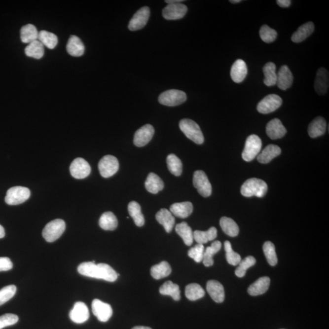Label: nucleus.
Listing matches in <instances>:
<instances>
[{"mask_svg":"<svg viewBox=\"0 0 329 329\" xmlns=\"http://www.w3.org/2000/svg\"><path fill=\"white\" fill-rule=\"evenodd\" d=\"M150 15V9L148 7L145 6L140 9L129 22L128 28L131 31H136L142 29L146 25Z\"/></svg>","mask_w":329,"mask_h":329,"instance_id":"nucleus-13","label":"nucleus"},{"mask_svg":"<svg viewBox=\"0 0 329 329\" xmlns=\"http://www.w3.org/2000/svg\"><path fill=\"white\" fill-rule=\"evenodd\" d=\"M154 129L151 124H145L137 130L134 135V144L138 147H143L151 141Z\"/></svg>","mask_w":329,"mask_h":329,"instance_id":"nucleus-15","label":"nucleus"},{"mask_svg":"<svg viewBox=\"0 0 329 329\" xmlns=\"http://www.w3.org/2000/svg\"><path fill=\"white\" fill-rule=\"evenodd\" d=\"M267 191L268 185L265 181L257 178L249 179L241 187V193L245 197L262 198Z\"/></svg>","mask_w":329,"mask_h":329,"instance_id":"nucleus-2","label":"nucleus"},{"mask_svg":"<svg viewBox=\"0 0 329 329\" xmlns=\"http://www.w3.org/2000/svg\"><path fill=\"white\" fill-rule=\"evenodd\" d=\"M256 263V258L253 256H248L240 261L238 266L235 270V275L238 278H243L245 276L248 269L255 265Z\"/></svg>","mask_w":329,"mask_h":329,"instance_id":"nucleus-45","label":"nucleus"},{"mask_svg":"<svg viewBox=\"0 0 329 329\" xmlns=\"http://www.w3.org/2000/svg\"><path fill=\"white\" fill-rule=\"evenodd\" d=\"M167 163L168 170L172 174L180 176L183 172V164L181 160L176 155L171 154L168 155Z\"/></svg>","mask_w":329,"mask_h":329,"instance_id":"nucleus-43","label":"nucleus"},{"mask_svg":"<svg viewBox=\"0 0 329 329\" xmlns=\"http://www.w3.org/2000/svg\"><path fill=\"white\" fill-rule=\"evenodd\" d=\"M170 210L171 213L175 217L180 219H186L192 214L193 206L190 202H183L172 204Z\"/></svg>","mask_w":329,"mask_h":329,"instance_id":"nucleus-22","label":"nucleus"},{"mask_svg":"<svg viewBox=\"0 0 329 329\" xmlns=\"http://www.w3.org/2000/svg\"><path fill=\"white\" fill-rule=\"evenodd\" d=\"M147 191L152 194H157L164 188V183L161 178L155 173H149L145 183Z\"/></svg>","mask_w":329,"mask_h":329,"instance_id":"nucleus-29","label":"nucleus"},{"mask_svg":"<svg viewBox=\"0 0 329 329\" xmlns=\"http://www.w3.org/2000/svg\"><path fill=\"white\" fill-rule=\"evenodd\" d=\"M13 267L12 261L8 257H0V272L10 270Z\"/></svg>","mask_w":329,"mask_h":329,"instance_id":"nucleus-51","label":"nucleus"},{"mask_svg":"<svg viewBox=\"0 0 329 329\" xmlns=\"http://www.w3.org/2000/svg\"><path fill=\"white\" fill-rule=\"evenodd\" d=\"M99 225L104 230H113L118 226V220L112 212H105L100 217Z\"/></svg>","mask_w":329,"mask_h":329,"instance_id":"nucleus-37","label":"nucleus"},{"mask_svg":"<svg viewBox=\"0 0 329 329\" xmlns=\"http://www.w3.org/2000/svg\"><path fill=\"white\" fill-rule=\"evenodd\" d=\"M204 295H205V291L198 284H190L186 287L185 296L186 298L191 301L201 299L204 296Z\"/></svg>","mask_w":329,"mask_h":329,"instance_id":"nucleus-42","label":"nucleus"},{"mask_svg":"<svg viewBox=\"0 0 329 329\" xmlns=\"http://www.w3.org/2000/svg\"><path fill=\"white\" fill-rule=\"evenodd\" d=\"M282 104V99L279 95L270 94L258 103L257 109L258 112L268 114L278 110Z\"/></svg>","mask_w":329,"mask_h":329,"instance_id":"nucleus-10","label":"nucleus"},{"mask_svg":"<svg viewBox=\"0 0 329 329\" xmlns=\"http://www.w3.org/2000/svg\"><path fill=\"white\" fill-rule=\"evenodd\" d=\"M263 71L265 75L264 83L266 86L271 87L275 85L277 82L276 65L273 62H268L263 67Z\"/></svg>","mask_w":329,"mask_h":329,"instance_id":"nucleus-39","label":"nucleus"},{"mask_svg":"<svg viewBox=\"0 0 329 329\" xmlns=\"http://www.w3.org/2000/svg\"><path fill=\"white\" fill-rule=\"evenodd\" d=\"M38 33L35 25L28 24L23 26L20 30V38L22 42L30 43L38 40Z\"/></svg>","mask_w":329,"mask_h":329,"instance_id":"nucleus-30","label":"nucleus"},{"mask_svg":"<svg viewBox=\"0 0 329 329\" xmlns=\"http://www.w3.org/2000/svg\"><path fill=\"white\" fill-rule=\"evenodd\" d=\"M241 0H230V2H232V3H238V2H240Z\"/></svg>","mask_w":329,"mask_h":329,"instance_id":"nucleus-56","label":"nucleus"},{"mask_svg":"<svg viewBox=\"0 0 329 329\" xmlns=\"http://www.w3.org/2000/svg\"><path fill=\"white\" fill-rule=\"evenodd\" d=\"M260 36L261 40L265 43L273 42L278 37V33L276 30L272 29L268 25H264L260 30Z\"/></svg>","mask_w":329,"mask_h":329,"instance_id":"nucleus-47","label":"nucleus"},{"mask_svg":"<svg viewBox=\"0 0 329 329\" xmlns=\"http://www.w3.org/2000/svg\"><path fill=\"white\" fill-rule=\"evenodd\" d=\"M155 218L159 223L164 226L166 232L167 233L172 232L175 226V219L170 211L166 209H160L157 212Z\"/></svg>","mask_w":329,"mask_h":329,"instance_id":"nucleus-23","label":"nucleus"},{"mask_svg":"<svg viewBox=\"0 0 329 329\" xmlns=\"http://www.w3.org/2000/svg\"><path fill=\"white\" fill-rule=\"evenodd\" d=\"M70 172L73 177L82 180L87 178L91 172V167L86 160L82 158H76L70 167Z\"/></svg>","mask_w":329,"mask_h":329,"instance_id":"nucleus-12","label":"nucleus"},{"mask_svg":"<svg viewBox=\"0 0 329 329\" xmlns=\"http://www.w3.org/2000/svg\"><path fill=\"white\" fill-rule=\"evenodd\" d=\"M281 153V147L275 145H269L260 154H258L257 160L261 164H268Z\"/></svg>","mask_w":329,"mask_h":329,"instance_id":"nucleus-27","label":"nucleus"},{"mask_svg":"<svg viewBox=\"0 0 329 329\" xmlns=\"http://www.w3.org/2000/svg\"><path fill=\"white\" fill-rule=\"evenodd\" d=\"M160 293L165 296H170L176 301L181 299V291L178 285L173 283L172 281H167L162 285L159 289Z\"/></svg>","mask_w":329,"mask_h":329,"instance_id":"nucleus-32","label":"nucleus"},{"mask_svg":"<svg viewBox=\"0 0 329 329\" xmlns=\"http://www.w3.org/2000/svg\"><path fill=\"white\" fill-rule=\"evenodd\" d=\"M207 291L215 302L221 303L225 298L224 289L222 285L217 281H209L207 284Z\"/></svg>","mask_w":329,"mask_h":329,"instance_id":"nucleus-20","label":"nucleus"},{"mask_svg":"<svg viewBox=\"0 0 329 329\" xmlns=\"http://www.w3.org/2000/svg\"><path fill=\"white\" fill-rule=\"evenodd\" d=\"M180 128L188 139L195 144L201 145L204 143V137L200 127L195 121L185 118L181 120Z\"/></svg>","mask_w":329,"mask_h":329,"instance_id":"nucleus-3","label":"nucleus"},{"mask_svg":"<svg viewBox=\"0 0 329 329\" xmlns=\"http://www.w3.org/2000/svg\"><path fill=\"white\" fill-rule=\"evenodd\" d=\"M293 82V76L289 67L287 66H283L280 69L277 73V82L280 89L286 90L292 86Z\"/></svg>","mask_w":329,"mask_h":329,"instance_id":"nucleus-18","label":"nucleus"},{"mask_svg":"<svg viewBox=\"0 0 329 329\" xmlns=\"http://www.w3.org/2000/svg\"><path fill=\"white\" fill-rule=\"evenodd\" d=\"M314 30L315 26L312 22L305 23L292 35V40L296 43L302 42L312 35Z\"/></svg>","mask_w":329,"mask_h":329,"instance_id":"nucleus-28","label":"nucleus"},{"mask_svg":"<svg viewBox=\"0 0 329 329\" xmlns=\"http://www.w3.org/2000/svg\"><path fill=\"white\" fill-rule=\"evenodd\" d=\"M172 268L167 261H163L157 265L152 266L151 274L155 279L159 280L170 275Z\"/></svg>","mask_w":329,"mask_h":329,"instance_id":"nucleus-35","label":"nucleus"},{"mask_svg":"<svg viewBox=\"0 0 329 329\" xmlns=\"http://www.w3.org/2000/svg\"><path fill=\"white\" fill-rule=\"evenodd\" d=\"M187 10V7L180 2L168 4L163 9L162 15L166 20H178L185 16Z\"/></svg>","mask_w":329,"mask_h":329,"instance_id":"nucleus-14","label":"nucleus"},{"mask_svg":"<svg viewBox=\"0 0 329 329\" xmlns=\"http://www.w3.org/2000/svg\"><path fill=\"white\" fill-rule=\"evenodd\" d=\"M77 271L82 276L113 282L118 279V274L106 263L95 264V261L80 264Z\"/></svg>","mask_w":329,"mask_h":329,"instance_id":"nucleus-1","label":"nucleus"},{"mask_svg":"<svg viewBox=\"0 0 329 329\" xmlns=\"http://www.w3.org/2000/svg\"><path fill=\"white\" fill-rule=\"evenodd\" d=\"M204 251V245L197 244L188 251V256L193 259L196 263H200L203 260Z\"/></svg>","mask_w":329,"mask_h":329,"instance_id":"nucleus-49","label":"nucleus"},{"mask_svg":"<svg viewBox=\"0 0 329 329\" xmlns=\"http://www.w3.org/2000/svg\"><path fill=\"white\" fill-rule=\"evenodd\" d=\"M98 169H99L100 175L103 178H110L118 172V160L113 155H105L100 160L98 164Z\"/></svg>","mask_w":329,"mask_h":329,"instance_id":"nucleus-8","label":"nucleus"},{"mask_svg":"<svg viewBox=\"0 0 329 329\" xmlns=\"http://www.w3.org/2000/svg\"><path fill=\"white\" fill-rule=\"evenodd\" d=\"M221 243L219 241H215L212 243L211 247H207L204 251L203 256V264L206 267H210L214 265L213 257L221 248Z\"/></svg>","mask_w":329,"mask_h":329,"instance_id":"nucleus-33","label":"nucleus"},{"mask_svg":"<svg viewBox=\"0 0 329 329\" xmlns=\"http://www.w3.org/2000/svg\"><path fill=\"white\" fill-rule=\"evenodd\" d=\"M128 212L130 216L134 219L135 224L137 226H143L145 224V218L142 213L141 207L138 203L136 201H131L128 205Z\"/></svg>","mask_w":329,"mask_h":329,"instance_id":"nucleus-36","label":"nucleus"},{"mask_svg":"<svg viewBox=\"0 0 329 329\" xmlns=\"http://www.w3.org/2000/svg\"><path fill=\"white\" fill-rule=\"evenodd\" d=\"M193 182L194 186L201 196L207 198L211 195V183L203 171L198 170L194 173Z\"/></svg>","mask_w":329,"mask_h":329,"instance_id":"nucleus-9","label":"nucleus"},{"mask_svg":"<svg viewBox=\"0 0 329 329\" xmlns=\"http://www.w3.org/2000/svg\"><path fill=\"white\" fill-rule=\"evenodd\" d=\"M220 226L225 234L230 237H235L239 234V227L234 220L228 217H222L220 219Z\"/></svg>","mask_w":329,"mask_h":329,"instance_id":"nucleus-38","label":"nucleus"},{"mask_svg":"<svg viewBox=\"0 0 329 329\" xmlns=\"http://www.w3.org/2000/svg\"><path fill=\"white\" fill-rule=\"evenodd\" d=\"M183 0H166L165 2L168 4L178 3V2H183Z\"/></svg>","mask_w":329,"mask_h":329,"instance_id":"nucleus-53","label":"nucleus"},{"mask_svg":"<svg viewBox=\"0 0 329 329\" xmlns=\"http://www.w3.org/2000/svg\"><path fill=\"white\" fill-rule=\"evenodd\" d=\"M66 222L61 219H56L48 222L44 227L42 235L46 242H55L66 230Z\"/></svg>","mask_w":329,"mask_h":329,"instance_id":"nucleus-4","label":"nucleus"},{"mask_svg":"<svg viewBox=\"0 0 329 329\" xmlns=\"http://www.w3.org/2000/svg\"><path fill=\"white\" fill-rule=\"evenodd\" d=\"M176 232L183 238V242L187 246H191L193 243V232L191 228L186 222H181L176 225Z\"/></svg>","mask_w":329,"mask_h":329,"instance_id":"nucleus-31","label":"nucleus"},{"mask_svg":"<svg viewBox=\"0 0 329 329\" xmlns=\"http://www.w3.org/2000/svg\"><path fill=\"white\" fill-rule=\"evenodd\" d=\"M17 292V287L15 286L4 287L0 290V305L5 304L14 296Z\"/></svg>","mask_w":329,"mask_h":329,"instance_id":"nucleus-48","label":"nucleus"},{"mask_svg":"<svg viewBox=\"0 0 329 329\" xmlns=\"http://www.w3.org/2000/svg\"><path fill=\"white\" fill-rule=\"evenodd\" d=\"M186 95L181 90L172 89L163 92L159 97V102L167 106H176L184 103Z\"/></svg>","mask_w":329,"mask_h":329,"instance_id":"nucleus-7","label":"nucleus"},{"mask_svg":"<svg viewBox=\"0 0 329 329\" xmlns=\"http://www.w3.org/2000/svg\"><path fill=\"white\" fill-rule=\"evenodd\" d=\"M224 250L226 251V259L228 263L233 266L238 265L242 260L241 256L232 250V245L229 241L224 242Z\"/></svg>","mask_w":329,"mask_h":329,"instance_id":"nucleus-46","label":"nucleus"},{"mask_svg":"<svg viewBox=\"0 0 329 329\" xmlns=\"http://www.w3.org/2000/svg\"><path fill=\"white\" fill-rule=\"evenodd\" d=\"M92 309L93 315L101 322H107L112 316L113 310L110 305L99 299L93 300Z\"/></svg>","mask_w":329,"mask_h":329,"instance_id":"nucleus-11","label":"nucleus"},{"mask_svg":"<svg viewBox=\"0 0 329 329\" xmlns=\"http://www.w3.org/2000/svg\"><path fill=\"white\" fill-rule=\"evenodd\" d=\"M248 74V68L247 64L242 59H238L232 65L231 71H230V76L233 81L236 83H240L244 81Z\"/></svg>","mask_w":329,"mask_h":329,"instance_id":"nucleus-21","label":"nucleus"},{"mask_svg":"<svg viewBox=\"0 0 329 329\" xmlns=\"http://www.w3.org/2000/svg\"><path fill=\"white\" fill-rule=\"evenodd\" d=\"M261 146V139L257 135L253 134L249 136L242 153L243 160L247 162L252 161L260 152Z\"/></svg>","mask_w":329,"mask_h":329,"instance_id":"nucleus-6","label":"nucleus"},{"mask_svg":"<svg viewBox=\"0 0 329 329\" xmlns=\"http://www.w3.org/2000/svg\"><path fill=\"white\" fill-rule=\"evenodd\" d=\"M266 131L269 138L273 140L281 139L287 133L286 128L278 118L269 121L266 125Z\"/></svg>","mask_w":329,"mask_h":329,"instance_id":"nucleus-19","label":"nucleus"},{"mask_svg":"<svg viewBox=\"0 0 329 329\" xmlns=\"http://www.w3.org/2000/svg\"><path fill=\"white\" fill-rule=\"evenodd\" d=\"M132 329H152L148 327H145V326H136Z\"/></svg>","mask_w":329,"mask_h":329,"instance_id":"nucleus-55","label":"nucleus"},{"mask_svg":"<svg viewBox=\"0 0 329 329\" xmlns=\"http://www.w3.org/2000/svg\"><path fill=\"white\" fill-rule=\"evenodd\" d=\"M327 124L325 119L318 116L310 123L308 128V133L312 138H317L325 134L326 131Z\"/></svg>","mask_w":329,"mask_h":329,"instance_id":"nucleus-26","label":"nucleus"},{"mask_svg":"<svg viewBox=\"0 0 329 329\" xmlns=\"http://www.w3.org/2000/svg\"><path fill=\"white\" fill-rule=\"evenodd\" d=\"M270 285V279L268 277L259 278L249 287L248 292L251 296H256L265 293Z\"/></svg>","mask_w":329,"mask_h":329,"instance_id":"nucleus-24","label":"nucleus"},{"mask_svg":"<svg viewBox=\"0 0 329 329\" xmlns=\"http://www.w3.org/2000/svg\"><path fill=\"white\" fill-rule=\"evenodd\" d=\"M26 55L30 58L40 59L44 55V46L38 40L28 44L25 50Z\"/></svg>","mask_w":329,"mask_h":329,"instance_id":"nucleus-40","label":"nucleus"},{"mask_svg":"<svg viewBox=\"0 0 329 329\" xmlns=\"http://www.w3.org/2000/svg\"><path fill=\"white\" fill-rule=\"evenodd\" d=\"M38 40L49 49L55 48L58 43V37L54 34L46 31H41L38 33Z\"/></svg>","mask_w":329,"mask_h":329,"instance_id":"nucleus-41","label":"nucleus"},{"mask_svg":"<svg viewBox=\"0 0 329 329\" xmlns=\"http://www.w3.org/2000/svg\"><path fill=\"white\" fill-rule=\"evenodd\" d=\"M67 51L72 56L80 57L84 53L85 46L77 36H72L67 44Z\"/></svg>","mask_w":329,"mask_h":329,"instance_id":"nucleus-25","label":"nucleus"},{"mask_svg":"<svg viewBox=\"0 0 329 329\" xmlns=\"http://www.w3.org/2000/svg\"><path fill=\"white\" fill-rule=\"evenodd\" d=\"M31 191L25 186H13L7 191L5 202L10 206L19 205L30 198Z\"/></svg>","mask_w":329,"mask_h":329,"instance_id":"nucleus-5","label":"nucleus"},{"mask_svg":"<svg viewBox=\"0 0 329 329\" xmlns=\"http://www.w3.org/2000/svg\"><path fill=\"white\" fill-rule=\"evenodd\" d=\"M5 236V230L4 227L0 224V238H3Z\"/></svg>","mask_w":329,"mask_h":329,"instance_id":"nucleus-54","label":"nucleus"},{"mask_svg":"<svg viewBox=\"0 0 329 329\" xmlns=\"http://www.w3.org/2000/svg\"><path fill=\"white\" fill-rule=\"evenodd\" d=\"M264 254L266 260L271 266H275L278 263L275 246L271 242H266L263 247Z\"/></svg>","mask_w":329,"mask_h":329,"instance_id":"nucleus-44","label":"nucleus"},{"mask_svg":"<svg viewBox=\"0 0 329 329\" xmlns=\"http://www.w3.org/2000/svg\"><path fill=\"white\" fill-rule=\"evenodd\" d=\"M329 72L323 67L318 69L315 81V89L318 95H325L329 87Z\"/></svg>","mask_w":329,"mask_h":329,"instance_id":"nucleus-17","label":"nucleus"},{"mask_svg":"<svg viewBox=\"0 0 329 329\" xmlns=\"http://www.w3.org/2000/svg\"><path fill=\"white\" fill-rule=\"evenodd\" d=\"M90 313L89 309L82 302L75 303L73 308L70 312V318L73 322L82 324L89 320Z\"/></svg>","mask_w":329,"mask_h":329,"instance_id":"nucleus-16","label":"nucleus"},{"mask_svg":"<svg viewBox=\"0 0 329 329\" xmlns=\"http://www.w3.org/2000/svg\"><path fill=\"white\" fill-rule=\"evenodd\" d=\"M292 1L290 0H278L277 3L279 6L282 7H289L291 4Z\"/></svg>","mask_w":329,"mask_h":329,"instance_id":"nucleus-52","label":"nucleus"},{"mask_svg":"<svg viewBox=\"0 0 329 329\" xmlns=\"http://www.w3.org/2000/svg\"><path fill=\"white\" fill-rule=\"evenodd\" d=\"M217 237V230L216 227H212L207 231H201V230H195L193 232L194 239L198 244H206L210 241H212Z\"/></svg>","mask_w":329,"mask_h":329,"instance_id":"nucleus-34","label":"nucleus"},{"mask_svg":"<svg viewBox=\"0 0 329 329\" xmlns=\"http://www.w3.org/2000/svg\"><path fill=\"white\" fill-rule=\"evenodd\" d=\"M19 321L18 316L7 313L0 317V329L15 325Z\"/></svg>","mask_w":329,"mask_h":329,"instance_id":"nucleus-50","label":"nucleus"}]
</instances>
